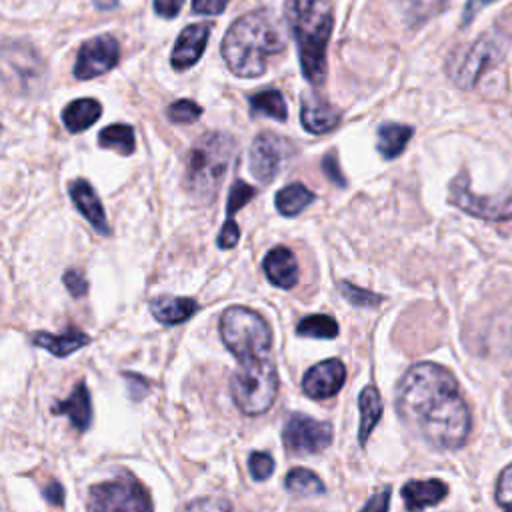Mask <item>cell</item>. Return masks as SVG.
<instances>
[{"mask_svg":"<svg viewBox=\"0 0 512 512\" xmlns=\"http://www.w3.org/2000/svg\"><path fill=\"white\" fill-rule=\"evenodd\" d=\"M230 392L244 414H264L278 392V372L274 362L268 356L238 362V368L230 378Z\"/></svg>","mask_w":512,"mask_h":512,"instance_id":"8992f818","label":"cell"},{"mask_svg":"<svg viewBox=\"0 0 512 512\" xmlns=\"http://www.w3.org/2000/svg\"><path fill=\"white\" fill-rule=\"evenodd\" d=\"M296 332H298V336L328 340V338L338 336V322L328 314H312L298 322Z\"/></svg>","mask_w":512,"mask_h":512,"instance_id":"4dcf8cb0","label":"cell"},{"mask_svg":"<svg viewBox=\"0 0 512 512\" xmlns=\"http://www.w3.org/2000/svg\"><path fill=\"white\" fill-rule=\"evenodd\" d=\"M88 512H154L146 488L130 472L100 482L88 492Z\"/></svg>","mask_w":512,"mask_h":512,"instance_id":"52a82bcc","label":"cell"},{"mask_svg":"<svg viewBox=\"0 0 512 512\" xmlns=\"http://www.w3.org/2000/svg\"><path fill=\"white\" fill-rule=\"evenodd\" d=\"M300 120H302V126L308 132L324 134V132H330L332 128L338 126L340 112L334 106H330L328 102H324V100L308 98V100L302 102Z\"/></svg>","mask_w":512,"mask_h":512,"instance_id":"ffe728a7","label":"cell"},{"mask_svg":"<svg viewBox=\"0 0 512 512\" xmlns=\"http://www.w3.org/2000/svg\"><path fill=\"white\" fill-rule=\"evenodd\" d=\"M450 202L460 210H464L466 214H472L482 220H490V222L512 220V192L498 194V196H478L470 190L466 172L458 174L450 182Z\"/></svg>","mask_w":512,"mask_h":512,"instance_id":"9c48e42d","label":"cell"},{"mask_svg":"<svg viewBox=\"0 0 512 512\" xmlns=\"http://www.w3.org/2000/svg\"><path fill=\"white\" fill-rule=\"evenodd\" d=\"M100 112H102V106L98 100L80 98V100L70 102L64 108L62 120L70 132H82V130L90 128L100 118Z\"/></svg>","mask_w":512,"mask_h":512,"instance_id":"603a6c76","label":"cell"},{"mask_svg":"<svg viewBox=\"0 0 512 512\" xmlns=\"http://www.w3.org/2000/svg\"><path fill=\"white\" fill-rule=\"evenodd\" d=\"M286 42L266 12H250L232 22L222 40V58L230 72L242 78L264 74L266 60L280 54Z\"/></svg>","mask_w":512,"mask_h":512,"instance_id":"7a4b0ae2","label":"cell"},{"mask_svg":"<svg viewBox=\"0 0 512 512\" xmlns=\"http://www.w3.org/2000/svg\"><path fill=\"white\" fill-rule=\"evenodd\" d=\"M256 194V190L246 184L244 180H236L228 192V204H226V220H234V212H238L244 204H248V200H252V196Z\"/></svg>","mask_w":512,"mask_h":512,"instance_id":"836d02e7","label":"cell"},{"mask_svg":"<svg viewBox=\"0 0 512 512\" xmlns=\"http://www.w3.org/2000/svg\"><path fill=\"white\" fill-rule=\"evenodd\" d=\"M490 2H494V0H468L466 6H464V12H462V26L470 24V22L474 20V16H476L484 6H488Z\"/></svg>","mask_w":512,"mask_h":512,"instance_id":"bcb514c9","label":"cell"},{"mask_svg":"<svg viewBox=\"0 0 512 512\" xmlns=\"http://www.w3.org/2000/svg\"><path fill=\"white\" fill-rule=\"evenodd\" d=\"M338 290L342 292V296L348 302H352L354 306H360V308H372V306H378L382 302L380 294L364 290V288H358V286H354L350 282H338Z\"/></svg>","mask_w":512,"mask_h":512,"instance_id":"1f68e13d","label":"cell"},{"mask_svg":"<svg viewBox=\"0 0 512 512\" xmlns=\"http://www.w3.org/2000/svg\"><path fill=\"white\" fill-rule=\"evenodd\" d=\"M62 282H64L66 290H68L74 298H80V296H84V294L88 292V282H86V278H84V274H82L80 270H68V272H64Z\"/></svg>","mask_w":512,"mask_h":512,"instance_id":"74e56055","label":"cell"},{"mask_svg":"<svg viewBox=\"0 0 512 512\" xmlns=\"http://www.w3.org/2000/svg\"><path fill=\"white\" fill-rule=\"evenodd\" d=\"M32 344L48 350L50 354L64 358L68 354H72L74 350L90 344V336L78 330H68L66 334H48V332H36L32 336Z\"/></svg>","mask_w":512,"mask_h":512,"instance_id":"7402d4cb","label":"cell"},{"mask_svg":"<svg viewBox=\"0 0 512 512\" xmlns=\"http://www.w3.org/2000/svg\"><path fill=\"white\" fill-rule=\"evenodd\" d=\"M288 144L284 138L272 132H262L256 136L250 148V172L260 182H270L282 168L288 156Z\"/></svg>","mask_w":512,"mask_h":512,"instance_id":"7c38bea8","label":"cell"},{"mask_svg":"<svg viewBox=\"0 0 512 512\" xmlns=\"http://www.w3.org/2000/svg\"><path fill=\"white\" fill-rule=\"evenodd\" d=\"M250 108L254 114H264L268 118H274L278 122H284L288 116L286 100L278 90H262L248 98Z\"/></svg>","mask_w":512,"mask_h":512,"instance_id":"4316f807","label":"cell"},{"mask_svg":"<svg viewBox=\"0 0 512 512\" xmlns=\"http://www.w3.org/2000/svg\"><path fill=\"white\" fill-rule=\"evenodd\" d=\"M282 440L292 454H318L332 442V426L306 414L294 412L282 428Z\"/></svg>","mask_w":512,"mask_h":512,"instance_id":"30bf717a","label":"cell"},{"mask_svg":"<svg viewBox=\"0 0 512 512\" xmlns=\"http://www.w3.org/2000/svg\"><path fill=\"white\" fill-rule=\"evenodd\" d=\"M238 240H240L238 224L234 220H226L220 234H218V246L228 250V248H234L238 244Z\"/></svg>","mask_w":512,"mask_h":512,"instance_id":"ab89813d","label":"cell"},{"mask_svg":"<svg viewBox=\"0 0 512 512\" xmlns=\"http://www.w3.org/2000/svg\"><path fill=\"white\" fill-rule=\"evenodd\" d=\"M322 170H324V174H326L334 184H338L340 188L346 186V178H344V174H342V170H340V166H338V160H336V156H334L332 152L324 156Z\"/></svg>","mask_w":512,"mask_h":512,"instance_id":"60d3db41","label":"cell"},{"mask_svg":"<svg viewBox=\"0 0 512 512\" xmlns=\"http://www.w3.org/2000/svg\"><path fill=\"white\" fill-rule=\"evenodd\" d=\"M184 512H234L232 504L224 498H216V496H206V498H196L192 500Z\"/></svg>","mask_w":512,"mask_h":512,"instance_id":"d590c367","label":"cell"},{"mask_svg":"<svg viewBox=\"0 0 512 512\" xmlns=\"http://www.w3.org/2000/svg\"><path fill=\"white\" fill-rule=\"evenodd\" d=\"M200 114H202V106H198L188 98L172 102L166 110V116L176 124H192L194 120L200 118Z\"/></svg>","mask_w":512,"mask_h":512,"instance_id":"d6a6232c","label":"cell"},{"mask_svg":"<svg viewBox=\"0 0 512 512\" xmlns=\"http://www.w3.org/2000/svg\"><path fill=\"white\" fill-rule=\"evenodd\" d=\"M248 468L254 480H266L274 470V460L266 452H252L248 458Z\"/></svg>","mask_w":512,"mask_h":512,"instance_id":"8d00e7d4","label":"cell"},{"mask_svg":"<svg viewBox=\"0 0 512 512\" xmlns=\"http://www.w3.org/2000/svg\"><path fill=\"white\" fill-rule=\"evenodd\" d=\"M414 130L408 124H398V122H386L378 128V152L392 160L400 156L412 138Z\"/></svg>","mask_w":512,"mask_h":512,"instance_id":"cb8c5ba5","label":"cell"},{"mask_svg":"<svg viewBox=\"0 0 512 512\" xmlns=\"http://www.w3.org/2000/svg\"><path fill=\"white\" fill-rule=\"evenodd\" d=\"M358 406H360V444L364 446L368 442L370 432L374 430V426L378 424L380 416H382V398L380 392L374 386H366L360 396H358Z\"/></svg>","mask_w":512,"mask_h":512,"instance_id":"d4e9b609","label":"cell"},{"mask_svg":"<svg viewBox=\"0 0 512 512\" xmlns=\"http://www.w3.org/2000/svg\"><path fill=\"white\" fill-rule=\"evenodd\" d=\"M234 158L236 140L230 134L208 132L200 136L186 160L184 186L188 194L200 204L212 202Z\"/></svg>","mask_w":512,"mask_h":512,"instance_id":"277c9868","label":"cell"},{"mask_svg":"<svg viewBox=\"0 0 512 512\" xmlns=\"http://www.w3.org/2000/svg\"><path fill=\"white\" fill-rule=\"evenodd\" d=\"M52 412H54V414H64V416H68L70 424H72L76 430L84 432V430L90 426V422H92V402H90V392H88L86 384H84V382H78V384L74 386L72 394H70L66 400L54 404Z\"/></svg>","mask_w":512,"mask_h":512,"instance_id":"d6986e66","label":"cell"},{"mask_svg":"<svg viewBox=\"0 0 512 512\" xmlns=\"http://www.w3.org/2000/svg\"><path fill=\"white\" fill-rule=\"evenodd\" d=\"M230 0H192V10L196 14H206V16H216L224 12Z\"/></svg>","mask_w":512,"mask_h":512,"instance_id":"b9f144b4","label":"cell"},{"mask_svg":"<svg viewBox=\"0 0 512 512\" xmlns=\"http://www.w3.org/2000/svg\"><path fill=\"white\" fill-rule=\"evenodd\" d=\"M44 64L38 54L20 42L4 46V78L6 82H24L28 88L34 82H42Z\"/></svg>","mask_w":512,"mask_h":512,"instance_id":"5bb4252c","label":"cell"},{"mask_svg":"<svg viewBox=\"0 0 512 512\" xmlns=\"http://www.w3.org/2000/svg\"><path fill=\"white\" fill-rule=\"evenodd\" d=\"M396 408L404 424L434 448L456 450L470 434V410L454 376L440 364H414L398 384Z\"/></svg>","mask_w":512,"mask_h":512,"instance_id":"6da1fadb","label":"cell"},{"mask_svg":"<svg viewBox=\"0 0 512 512\" xmlns=\"http://www.w3.org/2000/svg\"><path fill=\"white\" fill-rule=\"evenodd\" d=\"M410 26H418L446 8V0H396Z\"/></svg>","mask_w":512,"mask_h":512,"instance_id":"f1b7e54d","label":"cell"},{"mask_svg":"<svg viewBox=\"0 0 512 512\" xmlns=\"http://www.w3.org/2000/svg\"><path fill=\"white\" fill-rule=\"evenodd\" d=\"M208 36H210V26L206 22L186 26L174 44V50L170 56L172 66L176 70H186L194 66L206 48Z\"/></svg>","mask_w":512,"mask_h":512,"instance_id":"9a60e30c","label":"cell"},{"mask_svg":"<svg viewBox=\"0 0 512 512\" xmlns=\"http://www.w3.org/2000/svg\"><path fill=\"white\" fill-rule=\"evenodd\" d=\"M98 142L102 148H110L122 156L134 152V128L128 124H110L98 134Z\"/></svg>","mask_w":512,"mask_h":512,"instance_id":"83f0119b","label":"cell"},{"mask_svg":"<svg viewBox=\"0 0 512 512\" xmlns=\"http://www.w3.org/2000/svg\"><path fill=\"white\" fill-rule=\"evenodd\" d=\"M344 380L346 366L336 358H328L308 368V372L302 378V390L308 398L326 400L336 396V392L344 386Z\"/></svg>","mask_w":512,"mask_h":512,"instance_id":"4fadbf2b","label":"cell"},{"mask_svg":"<svg viewBox=\"0 0 512 512\" xmlns=\"http://www.w3.org/2000/svg\"><path fill=\"white\" fill-rule=\"evenodd\" d=\"M96 2V6L100 8V10H110V8H116V0H94Z\"/></svg>","mask_w":512,"mask_h":512,"instance_id":"7dc6e473","label":"cell"},{"mask_svg":"<svg viewBox=\"0 0 512 512\" xmlns=\"http://www.w3.org/2000/svg\"><path fill=\"white\" fill-rule=\"evenodd\" d=\"M264 274L270 284L276 288H292L298 282V262L294 254L286 246H276L272 248L262 262Z\"/></svg>","mask_w":512,"mask_h":512,"instance_id":"e0dca14e","label":"cell"},{"mask_svg":"<svg viewBox=\"0 0 512 512\" xmlns=\"http://www.w3.org/2000/svg\"><path fill=\"white\" fill-rule=\"evenodd\" d=\"M150 310L158 322L172 326V324H180V322L188 320L198 310V302L192 298H184V296L164 294L150 302Z\"/></svg>","mask_w":512,"mask_h":512,"instance_id":"44dd1931","label":"cell"},{"mask_svg":"<svg viewBox=\"0 0 512 512\" xmlns=\"http://www.w3.org/2000/svg\"><path fill=\"white\" fill-rule=\"evenodd\" d=\"M314 198L316 196H314V192L310 188H306L300 182H294V184H288V186L278 190V194H276V208L284 216H296L308 204H312Z\"/></svg>","mask_w":512,"mask_h":512,"instance_id":"484cf974","label":"cell"},{"mask_svg":"<svg viewBox=\"0 0 512 512\" xmlns=\"http://www.w3.org/2000/svg\"><path fill=\"white\" fill-rule=\"evenodd\" d=\"M388 508H390V488L384 486L368 498V502L360 512H388Z\"/></svg>","mask_w":512,"mask_h":512,"instance_id":"f35d334b","label":"cell"},{"mask_svg":"<svg viewBox=\"0 0 512 512\" xmlns=\"http://www.w3.org/2000/svg\"><path fill=\"white\" fill-rule=\"evenodd\" d=\"M184 0H154V10L156 14L164 16V18H172L180 12Z\"/></svg>","mask_w":512,"mask_h":512,"instance_id":"ee69618b","label":"cell"},{"mask_svg":"<svg viewBox=\"0 0 512 512\" xmlns=\"http://www.w3.org/2000/svg\"><path fill=\"white\" fill-rule=\"evenodd\" d=\"M42 496L50 502V504H54V506H60L62 502H64V488L56 482V480H52L50 484H46L44 486V490H42Z\"/></svg>","mask_w":512,"mask_h":512,"instance_id":"f6af8a7d","label":"cell"},{"mask_svg":"<svg viewBox=\"0 0 512 512\" xmlns=\"http://www.w3.org/2000/svg\"><path fill=\"white\" fill-rule=\"evenodd\" d=\"M500 56V44L494 36L484 34L472 44L456 50L448 60V74L452 82L460 88H472L476 86L480 74L496 62Z\"/></svg>","mask_w":512,"mask_h":512,"instance_id":"ba28073f","label":"cell"},{"mask_svg":"<svg viewBox=\"0 0 512 512\" xmlns=\"http://www.w3.org/2000/svg\"><path fill=\"white\" fill-rule=\"evenodd\" d=\"M284 12L298 46L302 74L314 86L326 76V46L334 16L330 0H286Z\"/></svg>","mask_w":512,"mask_h":512,"instance_id":"3957f363","label":"cell"},{"mask_svg":"<svg viewBox=\"0 0 512 512\" xmlns=\"http://www.w3.org/2000/svg\"><path fill=\"white\" fill-rule=\"evenodd\" d=\"M70 198L74 202V206L78 208V212L92 224V228L96 232H100L102 236H108L110 234V226H108V220H106V212L102 208V202L98 200L92 184L88 180H74L70 184Z\"/></svg>","mask_w":512,"mask_h":512,"instance_id":"2e32d148","label":"cell"},{"mask_svg":"<svg viewBox=\"0 0 512 512\" xmlns=\"http://www.w3.org/2000/svg\"><path fill=\"white\" fill-rule=\"evenodd\" d=\"M496 502L504 512H512V464H508L498 476Z\"/></svg>","mask_w":512,"mask_h":512,"instance_id":"e575fe53","label":"cell"},{"mask_svg":"<svg viewBox=\"0 0 512 512\" xmlns=\"http://www.w3.org/2000/svg\"><path fill=\"white\" fill-rule=\"evenodd\" d=\"M448 494V486L438 480H410L402 486V500L408 512H422L424 508L436 506Z\"/></svg>","mask_w":512,"mask_h":512,"instance_id":"ac0fdd59","label":"cell"},{"mask_svg":"<svg viewBox=\"0 0 512 512\" xmlns=\"http://www.w3.org/2000/svg\"><path fill=\"white\" fill-rule=\"evenodd\" d=\"M124 378H126V384H128L130 394H132L134 400H140L142 396H146L148 382L140 374H124Z\"/></svg>","mask_w":512,"mask_h":512,"instance_id":"7bdbcfd3","label":"cell"},{"mask_svg":"<svg viewBox=\"0 0 512 512\" xmlns=\"http://www.w3.org/2000/svg\"><path fill=\"white\" fill-rule=\"evenodd\" d=\"M284 484L292 494H298V496H314L324 492V482L320 480V476H316L312 470H306V468H292L286 474Z\"/></svg>","mask_w":512,"mask_h":512,"instance_id":"f546056e","label":"cell"},{"mask_svg":"<svg viewBox=\"0 0 512 512\" xmlns=\"http://www.w3.org/2000/svg\"><path fill=\"white\" fill-rule=\"evenodd\" d=\"M120 58V46L114 36L100 34L90 40H86L76 56L74 64V76L78 80H90L94 76H100L116 66Z\"/></svg>","mask_w":512,"mask_h":512,"instance_id":"8fae6325","label":"cell"},{"mask_svg":"<svg viewBox=\"0 0 512 512\" xmlns=\"http://www.w3.org/2000/svg\"><path fill=\"white\" fill-rule=\"evenodd\" d=\"M220 336L238 362L266 358L272 346L268 322L246 306H230L220 318Z\"/></svg>","mask_w":512,"mask_h":512,"instance_id":"5b68a950","label":"cell"}]
</instances>
